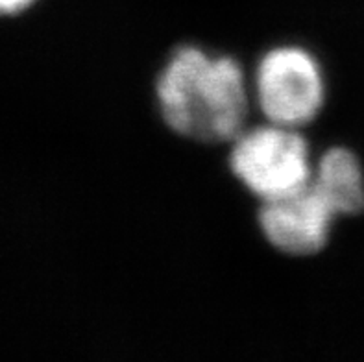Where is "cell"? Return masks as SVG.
Listing matches in <instances>:
<instances>
[{
    "label": "cell",
    "instance_id": "cell-5",
    "mask_svg": "<svg viewBox=\"0 0 364 362\" xmlns=\"http://www.w3.org/2000/svg\"><path fill=\"white\" fill-rule=\"evenodd\" d=\"M313 185L335 215L364 211V174L357 157L346 148H333L320 159Z\"/></svg>",
    "mask_w": 364,
    "mask_h": 362
},
{
    "label": "cell",
    "instance_id": "cell-6",
    "mask_svg": "<svg viewBox=\"0 0 364 362\" xmlns=\"http://www.w3.org/2000/svg\"><path fill=\"white\" fill-rule=\"evenodd\" d=\"M36 0H0V15H14L32 6Z\"/></svg>",
    "mask_w": 364,
    "mask_h": 362
},
{
    "label": "cell",
    "instance_id": "cell-2",
    "mask_svg": "<svg viewBox=\"0 0 364 362\" xmlns=\"http://www.w3.org/2000/svg\"><path fill=\"white\" fill-rule=\"evenodd\" d=\"M231 170L263 202L292 194L313 181L309 147L296 128L268 124L240 133Z\"/></svg>",
    "mask_w": 364,
    "mask_h": 362
},
{
    "label": "cell",
    "instance_id": "cell-4",
    "mask_svg": "<svg viewBox=\"0 0 364 362\" xmlns=\"http://www.w3.org/2000/svg\"><path fill=\"white\" fill-rule=\"evenodd\" d=\"M328 202L313 181L292 194L263 202L259 215L261 230L274 247L289 255H311L328 244L333 220Z\"/></svg>",
    "mask_w": 364,
    "mask_h": 362
},
{
    "label": "cell",
    "instance_id": "cell-1",
    "mask_svg": "<svg viewBox=\"0 0 364 362\" xmlns=\"http://www.w3.org/2000/svg\"><path fill=\"white\" fill-rule=\"evenodd\" d=\"M157 100L165 122L183 137L235 141L245 128L248 92L245 74L231 58H211L183 46L163 69Z\"/></svg>",
    "mask_w": 364,
    "mask_h": 362
},
{
    "label": "cell",
    "instance_id": "cell-3",
    "mask_svg": "<svg viewBox=\"0 0 364 362\" xmlns=\"http://www.w3.org/2000/svg\"><path fill=\"white\" fill-rule=\"evenodd\" d=\"M257 100L268 122L300 128L318 115L323 78L318 63L301 48H276L257 69Z\"/></svg>",
    "mask_w": 364,
    "mask_h": 362
}]
</instances>
